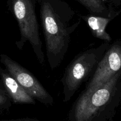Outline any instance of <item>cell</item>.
Instances as JSON below:
<instances>
[{
  "label": "cell",
  "mask_w": 121,
  "mask_h": 121,
  "mask_svg": "<svg viewBox=\"0 0 121 121\" xmlns=\"http://www.w3.org/2000/svg\"><path fill=\"white\" fill-rule=\"evenodd\" d=\"M46 44V56L51 70L59 67L69 47L71 35L80 20L70 24L75 11L63 0H37Z\"/></svg>",
  "instance_id": "6da1fadb"
},
{
  "label": "cell",
  "mask_w": 121,
  "mask_h": 121,
  "mask_svg": "<svg viewBox=\"0 0 121 121\" xmlns=\"http://www.w3.org/2000/svg\"><path fill=\"white\" fill-rule=\"evenodd\" d=\"M121 70L100 87L83 91L72 105L68 121H103L120 89Z\"/></svg>",
  "instance_id": "7a4b0ae2"
},
{
  "label": "cell",
  "mask_w": 121,
  "mask_h": 121,
  "mask_svg": "<svg viewBox=\"0 0 121 121\" xmlns=\"http://www.w3.org/2000/svg\"><path fill=\"white\" fill-rule=\"evenodd\" d=\"M37 3V0H7L8 10L16 19L20 30V39L15 42L17 47L21 50L28 42L39 62L43 65L45 57L35 13Z\"/></svg>",
  "instance_id": "3957f363"
},
{
  "label": "cell",
  "mask_w": 121,
  "mask_h": 121,
  "mask_svg": "<svg viewBox=\"0 0 121 121\" xmlns=\"http://www.w3.org/2000/svg\"><path fill=\"white\" fill-rule=\"evenodd\" d=\"M109 47V43L105 42L81 52L71 61L61 79L64 102L69 101L82 84L91 78Z\"/></svg>",
  "instance_id": "277c9868"
},
{
  "label": "cell",
  "mask_w": 121,
  "mask_h": 121,
  "mask_svg": "<svg viewBox=\"0 0 121 121\" xmlns=\"http://www.w3.org/2000/svg\"><path fill=\"white\" fill-rule=\"evenodd\" d=\"M0 61L7 72L35 100L47 106L53 105V96L28 69L4 54L0 55Z\"/></svg>",
  "instance_id": "5b68a950"
},
{
  "label": "cell",
  "mask_w": 121,
  "mask_h": 121,
  "mask_svg": "<svg viewBox=\"0 0 121 121\" xmlns=\"http://www.w3.org/2000/svg\"><path fill=\"white\" fill-rule=\"evenodd\" d=\"M121 70V43L116 41L108 47L90 78L84 91L100 87Z\"/></svg>",
  "instance_id": "8992f818"
},
{
  "label": "cell",
  "mask_w": 121,
  "mask_h": 121,
  "mask_svg": "<svg viewBox=\"0 0 121 121\" xmlns=\"http://www.w3.org/2000/svg\"><path fill=\"white\" fill-rule=\"evenodd\" d=\"M0 79L6 92L14 104L35 105V100L31 96L14 77L6 69L0 67Z\"/></svg>",
  "instance_id": "52a82bcc"
},
{
  "label": "cell",
  "mask_w": 121,
  "mask_h": 121,
  "mask_svg": "<svg viewBox=\"0 0 121 121\" xmlns=\"http://www.w3.org/2000/svg\"><path fill=\"white\" fill-rule=\"evenodd\" d=\"M81 18L88 25L95 37L104 40L105 42L111 41L112 38L107 33L106 28L109 22L113 18L91 14L87 15H81Z\"/></svg>",
  "instance_id": "ba28073f"
},
{
  "label": "cell",
  "mask_w": 121,
  "mask_h": 121,
  "mask_svg": "<svg viewBox=\"0 0 121 121\" xmlns=\"http://www.w3.org/2000/svg\"><path fill=\"white\" fill-rule=\"evenodd\" d=\"M82 5L91 14L113 18L117 15L106 0H76Z\"/></svg>",
  "instance_id": "9c48e42d"
},
{
  "label": "cell",
  "mask_w": 121,
  "mask_h": 121,
  "mask_svg": "<svg viewBox=\"0 0 121 121\" xmlns=\"http://www.w3.org/2000/svg\"><path fill=\"white\" fill-rule=\"evenodd\" d=\"M12 104L11 99L0 80V111L9 109L11 106Z\"/></svg>",
  "instance_id": "30bf717a"
},
{
  "label": "cell",
  "mask_w": 121,
  "mask_h": 121,
  "mask_svg": "<svg viewBox=\"0 0 121 121\" xmlns=\"http://www.w3.org/2000/svg\"><path fill=\"white\" fill-rule=\"evenodd\" d=\"M0 121H41L34 118H20V119H5V120H0Z\"/></svg>",
  "instance_id": "8fae6325"
},
{
  "label": "cell",
  "mask_w": 121,
  "mask_h": 121,
  "mask_svg": "<svg viewBox=\"0 0 121 121\" xmlns=\"http://www.w3.org/2000/svg\"><path fill=\"white\" fill-rule=\"evenodd\" d=\"M110 2H111V4H119L121 2V0H109Z\"/></svg>",
  "instance_id": "7c38bea8"
}]
</instances>
